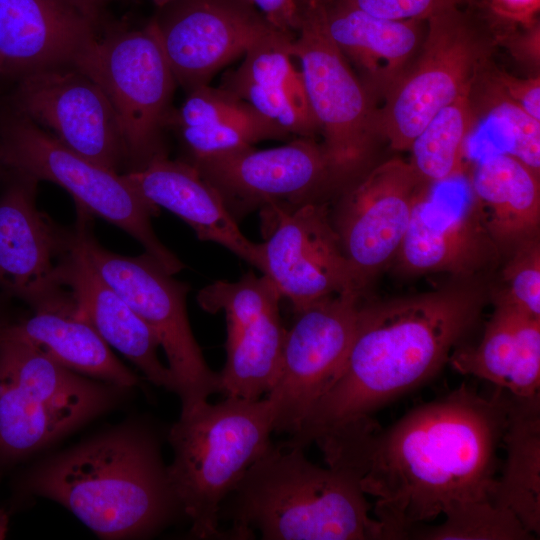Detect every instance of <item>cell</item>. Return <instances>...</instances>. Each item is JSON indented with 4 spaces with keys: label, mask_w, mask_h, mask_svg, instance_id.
<instances>
[{
    "label": "cell",
    "mask_w": 540,
    "mask_h": 540,
    "mask_svg": "<svg viewBox=\"0 0 540 540\" xmlns=\"http://www.w3.org/2000/svg\"><path fill=\"white\" fill-rule=\"evenodd\" d=\"M509 393L490 396L462 383L381 429L374 419L318 438L328 466L356 474L375 498L383 539H407L452 506L490 500Z\"/></svg>",
    "instance_id": "6da1fadb"
},
{
    "label": "cell",
    "mask_w": 540,
    "mask_h": 540,
    "mask_svg": "<svg viewBox=\"0 0 540 540\" xmlns=\"http://www.w3.org/2000/svg\"><path fill=\"white\" fill-rule=\"evenodd\" d=\"M486 291L474 279L384 302L360 304L344 362L298 431L283 443L305 449L371 415L432 378L476 324Z\"/></svg>",
    "instance_id": "7a4b0ae2"
},
{
    "label": "cell",
    "mask_w": 540,
    "mask_h": 540,
    "mask_svg": "<svg viewBox=\"0 0 540 540\" xmlns=\"http://www.w3.org/2000/svg\"><path fill=\"white\" fill-rule=\"evenodd\" d=\"M17 490L59 503L102 539L149 538L183 515L160 438L135 421L40 460Z\"/></svg>",
    "instance_id": "3957f363"
},
{
    "label": "cell",
    "mask_w": 540,
    "mask_h": 540,
    "mask_svg": "<svg viewBox=\"0 0 540 540\" xmlns=\"http://www.w3.org/2000/svg\"><path fill=\"white\" fill-rule=\"evenodd\" d=\"M225 500L219 519L232 521V539L253 530L265 540L383 539L358 476L319 467L299 447L273 444Z\"/></svg>",
    "instance_id": "277c9868"
},
{
    "label": "cell",
    "mask_w": 540,
    "mask_h": 540,
    "mask_svg": "<svg viewBox=\"0 0 540 540\" xmlns=\"http://www.w3.org/2000/svg\"><path fill=\"white\" fill-rule=\"evenodd\" d=\"M267 400L226 397L181 410L167 432L169 480L195 539H232L218 526L222 503L246 471L273 445Z\"/></svg>",
    "instance_id": "5b68a950"
},
{
    "label": "cell",
    "mask_w": 540,
    "mask_h": 540,
    "mask_svg": "<svg viewBox=\"0 0 540 540\" xmlns=\"http://www.w3.org/2000/svg\"><path fill=\"white\" fill-rule=\"evenodd\" d=\"M0 167L61 186L75 200L78 212L100 217L127 232L169 273L174 275L184 268L151 225V217L159 209L149 204L124 174L73 152L10 107L0 113Z\"/></svg>",
    "instance_id": "8992f818"
},
{
    "label": "cell",
    "mask_w": 540,
    "mask_h": 540,
    "mask_svg": "<svg viewBox=\"0 0 540 540\" xmlns=\"http://www.w3.org/2000/svg\"><path fill=\"white\" fill-rule=\"evenodd\" d=\"M494 44L496 39L459 6L429 17L421 49L378 108L380 138L395 151H409L442 108L470 92Z\"/></svg>",
    "instance_id": "52a82bcc"
},
{
    "label": "cell",
    "mask_w": 540,
    "mask_h": 540,
    "mask_svg": "<svg viewBox=\"0 0 540 540\" xmlns=\"http://www.w3.org/2000/svg\"><path fill=\"white\" fill-rule=\"evenodd\" d=\"M78 212L75 230L91 263L147 324L163 348L181 410L220 393L218 372L210 369L194 338L186 310L189 285L173 278L146 252L125 256L102 247Z\"/></svg>",
    "instance_id": "ba28073f"
},
{
    "label": "cell",
    "mask_w": 540,
    "mask_h": 540,
    "mask_svg": "<svg viewBox=\"0 0 540 540\" xmlns=\"http://www.w3.org/2000/svg\"><path fill=\"white\" fill-rule=\"evenodd\" d=\"M73 66L90 77L110 101L130 170L166 155L163 132L173 110L177 82L150 23L140 30L97 37Z\"/></svg>",
    "instance_id": "9c48e42d"
},
{
    "label": "cell",
    "mask_w": 540,
    "mask_h": 540,
    "mask_svg": "<svg viewBox=\"0 0 540 540\" xmlns=\"http://www.w3.org/2000/svg\"><path fill=\"white\" fill-rule=\"evenodd\" d=\"M292 41L337 186L361 176L380 138L375 100L308 10Z\"/></svg>",
    "instance_id": "30bf717a"
},
{
    "label": "cell",
    "mask_w": 540,
    "mask_h": 540,
    "mask_svg": "<svg viewBox=\"0 0 540 540\" xmlns=\"http://www.w3.org/2000/svg\"><path fill=\"white\" fill-rule=\"evenodd\" d=\"M261 212L271 223L266 240L257 243V269L295 312L329 296L362 291L324 203L268 206Z\"/></svg>",
    "instance_id": "8fae6325"
},
{
    "label": "cell",
    "mask_w": 540,
    "mask_h": 540,
    "mask_svg": "<svg viewBox=\"0 0 540 540\" xmlns=\"http://www.w3.org/2000/svg\"><path fill=\"white\" fill-rule=\"evenodd\" d=\"M361 292L326 297L296 312L279 373L267 393L274 431L292 435L336 378L350 347Z\"/></svg>",
    "instance_id": "7c38bea8"
},
{
    "label": "cell",
    "mask_w": 540,
    "mask_h": 540,
    "mask_svg": "<svg viewBox=\"0 0 540 540\" xmlns=\"http://www.w3.org/2000/svg\"><path fill=\"white\" fill-rule=\"evenodd\" d=\"M432 186L410 162L393 158L343 188L331 220L361 289L395 257Z\"/></svg>",
    "instance_id": "4fadbf2b"
},
{
    "label": "cell",
    "mask_w": 540,
    "mask_h": 540,
    "mask_svg": "<svg viewBox=\"0 0 540 540\" xmlns=\"http://www.w3.org/2000/svg\"><path fill=\"white\" fill-rule=\"evenodd\" d=\"M9 107L84 158L116 172L127 164L121 127L110 101L74 66L19 77Z\"/></svg>",
    "instance_id": "5bb4252c"
},
{
    "label": "cell",
    "mask_w": 540,
    "mask_h": 540,
    "mask_svg": "<svg viewBox=\"0 0 540 540\" xmlns=\"http://www.w3.org/2000/svg\"><path fill=\"white\" fill-rule=\"evenodd\" d=\"M189 163L218 191L236 220L255 209L317 201L322 191L337 187L324 147L315 138Z\"/></svg>",
    "instance_id": "9a60e30c"
},
{
    "label": "cell",
    "mask_w": 540,
    "mask_h": 540,
    "mask_svg": "<svg viewBox=\"0 0 540 540\" xmlns=\"http://www.w3.org/2000/svg\"><path fill=\"white\" fill-rule=\"evenodd\" d=\"M159 9L150 24L186 92L276 29L249 0H173Z\"/></svg>",
    "instance_id": "2e32d148"
},
{
    "label": "cell",
    "mask_w": 540,
    "mask_h": 540,
    "mask_svg": "<svg viewBox=\"0 0 540 540\" xmlns=\"http://www.w3.org/2000/svg\"><path fill=\"white\" fill-rule=\"evenodd\" d=\"M0 195V299H18L32 310L72 308L59 265L72 231L36 207L37 181L13 172Z\"/></svg>",
    "instance_id": "e0dca14e"
},
{
    "label": "cell",
    "mask_w": 540,
    "mask_h": 540,
    "mask_svg": "<svg viewBox=\"0 0 540 540\" xmlns=\"http://www.w3.org/2000/svg\"><path fill=\"white\" fill-rule=\"evenodd\" d=\"M500 256L471 194L451 198L431 189L418 204L395 258L406 274L446 272L473 279Z\"/></svg>",
    "instance_id": "ac0fdd59"
},
{
    "label": "cell",
    "mask_w": 540,
    "mask_h": 540,
    "mask_svg": "<svg viewBox=\"0 0 540 540\" xmlns=\"http://www.w3.org/2000/svg\"><path fill=\"white\" fill-rule=\"evenodd\" d=\"M302 10L312 13L374 100L385 98L409 68L427 31V20L380 19L330 0Z\"/></svg>",
    "instance_id": "d6986e66"
},
{
    "label": "cell",
    "mask_w": 540,
    "mask_h": 540,
    "mask_svg": "<svg viewBox=\"0 0 540 540\" xmlns=\"http://www.w3.org/2000/svg\"><path fill=\"white\" fill-rule=\"evenodd\" d=\"M59 279L68 288L78 317L140 369L148 381L174 391L171 372L158 357L160 345L154 333L97 272L75 228L70 246L59 265Z\"/></svg>",
    "instance_id": "ffe728a7"
},
{
    "label": "cell",
    "mask_w": 540,
    "mask_h": 540,
    "mask_svg": "<svg viewBox=\"0 0 540 540\" xmlns=\"http://www.w3.org/2000/svg\"><path fill=\"white\" fill-rule=\"evenodd\" d=\"M95 23L63 0H0V57L18 78L73 66L97 39Z\"/></svg>",
    "instance_id": "44dd1931"
},
{
    "label": "cell",
    "mask_w": 540,
    "mask_h": 540,
    "mask_svg": "<svg viewBox=\"0 0 540 540\" xmlns=\"http://www.w3.org/2000/svg\"><path fill=\"white\" fill-rule=\"evenodd\" d=\"M124 176L149 204L181 218L198 239L215 242L258 267L257 243L241 232L218 191L191 163L161 155Z\"/></svg>",
    "instance_id": "7402d4cb"
},
{
    "label": "cell",
    "mask_w": 540,
    "mask_h": 540,
    "mask_svg": "<svg viewBox=\"0 0 540 540\" xmlns=\"http://www.w3.org/2000/svg\"><path fill=\"white\" fill-rule=\"evenodd\" d=\"M294 35L274 29L227 72L220 88L247 102L291 137L315 138L319 126L311 110L300 68L294 64Z\"/></svg>",
    "instance_id": "603a6c76"
},
{
    "label": "cell",
    "mask_w": 540,
    "mask_h": 540,
    "mask_svg": "<svg viewBox=\"0 0 540 540\" xmlns=\"http://www.w3.org/2000/svg\"><path fill=\"white\" fill-rule=\"evenodd\" d=\"M448 362L459 373L488 381L519 398L540 394V318L502 297L476 346L456 348Z\"/></svg>",
    "instance_id": "cb8c5ba5"
},
{
    "label": "cell",
    "mask_w": 540,
    "mask_h": 540,
    "mask_svg": "<svg viewBox=\"0 0 540 540\" xmlns=\"http://www.w3.org/2000/svg\"><path fill=\"white\" fill-rule=\"evenodd\" d=\"M470 194L480 220L500 255L539 237L540 174L505 152L476 165Z\"/></svg>",
    "instance_id": "d4e9b609"
},
{
    "label": "cell",
    "mask_w": 540,
    "mask_h": 540,
    "mask_svg": "<svg viewBox=\"0 0 540 540\" xmlns=\"http://www.w3.org/2000/svg\"><path fill=\"white\" fill-rule=\"evenodd\" d=\"M26 342L45 351L64 366L85 376L131 389L137 375L119 361L110 346L75 307L33 310L11 316L0 309V343Z\"/></svg>",
    "instance_id": "484cf974"
},
{
    "label": "cell",
    "mask_w": 540,
    "mask_h": 540,
    "mask_svg": "<svg viewBox=\"0 0 540 540\" xmlns=\"http://www.w3.org/2000/svg\"><path fill=\"white\" fill-rule=\"evenodd\" d=\"M505 459L491 501L510 510L534 538L540 535V394H509L502 439Z\"/></svg>",
    "instance_id": "4316f807"
},
{
    "label": "cell",
    "mask_w": 540,
    "mask_h": 540,
    "mask_svg": "<svg viewBox=\"0 0 540 540\" xmlns=\"http://www.w3.org/2000/svg\"><path fill=\"white\" fill-rule=\"evenodd\" d=\"M0 372L33 396L94 417L115 407L130 390L80 374L26 342L0 343Z\"/></svg>",
    "instance_id": "83f0119b"
},
{
    "label": "cell",
    "mask_w": 540,
    "mask_h": 540,
    "mask_svg": "<svg viewBox=\"0 0 540 540\" xmlns=\"http://www.w3.org/2000/svg\"><path fill=\"white\" fill-rule=\"evenodd\" d=\"M94 418L33 396L0 372V474Z\"/></svg>",
    "instance_id": "f1b7e54d"
},
{
    "label": "cell",
    "mask_w": 540,
    "mask_h": 540,
    "mask_svg": "<svg viewBox=\"0 0 540 540\" xmlns=\"http://www.w3.org/2000/svg\"><path fill=\"white\" fill-rule=\"evenodd\" d=\"M285 333L279 304L227 329L226 362L219 372L220 393L248 400L268 393L279 373Z\"/></svg>",
    "instance_id": "f546056e"
},
{
    "label": "cell",
    "mask_w": 540,
    "mask_h": 540,
    "mask_svg": "<svg viewBox=\"0 0 540 540\" xmlns=\"http://www.w3.org/2000/svg\"><path fill=\"white\" fill-rule=\"evenodd\" d=\"M476 119L469 92L442 108L416 136L409 162L426 182L434 186L463 174Z\"/></svg>",
    "instance_id": "4dcf8cb0"
},
{
    "label": "cell",
    "mask_w": 540,
    "mask_h": 540,
    "mask_svg": "<svg viewBox=\"0 0 540 540\" xmlns=\"http://www.w3.org/2000/svg\"><path fill=\"white\" fill-rule=\"evenodd\" d=\"M488 64L479 73L470 91L475 112H481L500 132L505 140L502 152L512 155L540 174V121L502 92L489 75Z\"/></svg>",
    "instance_id": "1f68e13d"
},
{
    "label": "cell",
    "mask_w": 540,
    "mask_h": 540,
    "mask_svg": "<svg viewBox=\"0 0 540 540\" xmlns=\"http://www.w3.org/2000/svg\"><path fill=\"white\" fill-rule=\"evenodd\" d=\"M434 526L421 525L409 535L421 540H530L534 536L508 509L490 500L460 503L448 509ZM407 538V539H408Z\"/></svg>",
    "instance_id": "d6a6232c"
},
{
    "label": "cell",
    "mask_w": 540,
    "mask_h": 540,
    "mask_svg": "<svg viewBox=\"0 0 540 540\" xmlns=\"http://www.w3.org/2000/svg\"><path fill=\"white\" fill-rule=\"evenodd\" d=\"M505 289L499 296L530 316L540 318L539 237L509 255L503 270Z\"/></svg>",
    "instance_id": "836d02e7"
},
{
    "label": "cell",
    "mask_w": 540,
    "mask_h": 540,
    "mask_svg": "<svg viewBox=\"0 0 540 540\" xmlns=\"http://www.w3.org/2000/svg\"><path fill=\"white\" fill-rule=\"evenodd\" d=\"M371 16L392 20H427L429 17L468 0H330Z\"/></svg>",
    "instance_id": "e575fe53"
},
{
    "label": "cell",
    "mask_w": 540,
    "mask_h": 540,
    "mask_svg": "<svg viewBox=\"0 0 540 540\" xmlns=\"http://www.w3.org/2000/svg\"><path fill=\"white\" fill-rule=\"evenodd\" d=\"M488 73L502 92L520 106L527 114L540 121V75L527 78L513 76L503 70L492 68Z\"/></svg>",
    "instance_id": "d590c367"
},
{
    "label": "cell",
    "mask_w": 540,
    "mask_h": 540,
    "mask_svg": "<svg viewBox=\"0 0 540 540\" xmlns=\"http://www.w3.org/2000/svg\"><path fill=\"white\" fill-rule=\"evenodd\" d=\"M520 32L509 33L498 37L505 44L511 55L521 64L531 69L534 75L539 74L540 67V25L537 20L531 25L521 26Z\"/></svg>",
    "instance_id": "8d00e7d4"
},
{
    "label": "cell",
    "mask_w": 540,
    "mask_h": 540,
    "mask_svg": "<svg viewBox=\"0 0 540 540\" xmlns=\"http://www.w3.org/2000/svg\"><path fill=\"white\" fill-rule=\"evenodd\" d=\"M249 2L274 28L295 36L301 21L297 0H249Z\"/></svg>",
    "instance_id": "74e56055"
},
{
    "label": "cell",
    "mask_w": 540,
    "mask_h": 540,
    "mask_svg": "<svg viewBox=\"0 0 540 540\" xmlns=\"http://www.w3.org/2000/svg\"><path fill=\"white\" fill-rule=\"evenodd\" d=\"M488 7L503 22L528 26L538 20L540 0H488Z\"/></svg>",
    "instance_id": "f35d334b"
},
{
    "label": "cell",
    "mask_w": 540,
    "mask_h": 540,
    "mask_svg": "<svg viewBox=\"0 0 540 540\" xmlns=\"http://www.w3.org/2000/svg\"><path fill=\"white\" fill-rule=\"evenodd\" d=\"M79 12L96 22L101 8L110 0H63Z\"/></svg>",
    "instance_id": "ab89813d"
},
{
    "label": "cell",
    "mask_w": 540,
    "mask_h": 540,
    "mask_svg": "<svg viewBox=\"0 0 540 540\" xmlns=\"http://www.w3.org/2000/svg\"><path fill=\"white\" fill-rule=\"evenodd\" d=\"M9 518L7 513L0 508V539L6 537L8 531Z\"/></svg>",
    "instance_id": "60d3db41"
},
{
    "label": "cell",
    "mask_w": 540,
    "mask_h": 540,
    "mask_svg": "<svg viewBox=\"0 0 540 540\" xmlns=\"http://www.w3.org/2000/svg\"><path fill=\"white\" fill-rule=\"evenodd\" d=\"M318 1H319V0H297L300 11H301V9H303V8L313 6V5L316 4Z\"/></svg>",
    "instance_id": "b9f144b4"
},
{
    "label": "cell",
    "mask_w": 540,
    "mask_h": 540,
    "mask_svg": "<svg viewBox=\"0 0 540 540\" xmlns=\"http://www.w3.org/2000/svg\"><path fill=\"white\" fill-rule=\"evenodd\" d=\"M6 76H10V75L4 62L2 61L0 57V81L3 80Z\"/></svg>",
    "instance_id": "7bdbcfd3"
},
{
    "label": "cell",
    "mask_w": 540,
    "mask_h": 540,
    "mask_svg": "<svg viewBox=\"0 0 540 540\" xmlns=\"http://www.w3.org/2000/svg\"><path fill=\"white\" fill-rule=\"evenodd\" d=\"M152 1L154 2V4H155L158 8H160V7L166 5L167 3H169V2H171V1H173V0H152Z\"/></svg>",
    "instance_id": "ee69618b"
}]
</instances>
